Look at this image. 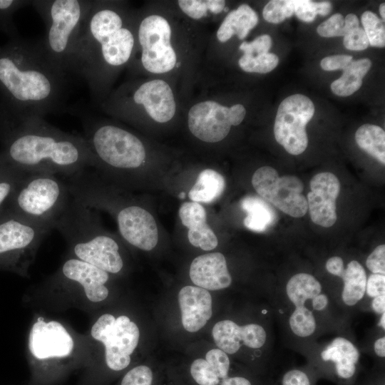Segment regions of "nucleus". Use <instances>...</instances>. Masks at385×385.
Wrapping results in <instances>:
<instances>
[{
    "instance_id": "nucleus-1",
    "label": "nucleus",
    "mask_w": 385,
    "mask_h": 385,
    "mask_svg": "<svg viewBox=\"0 0 385 385\" xmlns=\"http://www.w3.org/2000/svg\"><path fill=\"white\" fill-rule=\"evenodd\" d=\"M68 81L48 61L40 39L19 36L0 46V104L10 117L44 118L59 112Z\"/></svg>"
},
{
    "instance_id": "nucleus-2",
    "label": "nucleus",
    "mask_w": 385,
    "mask_h": 385,
    "mask_svg": "<svg viewBox=\"0 0 385 385\" xmlns=\"http://www.w3.org/2000/svg\"><path fill=\"white\" fill-rule=\"evenodd\" d=\"M0 158L26 172L70 177L95 166L82 135L64 132L42 117L15 118L2 108Z\"/></svg>"
},
{
    "instance_id": "nucleus-3",
    "label": "nucleus",
    "mask_w": 385,
    "mask_h": 385,
    "mask_svg": "<svg viewBox=\"0 0 385 385\" xmlns=\"http://www.w3.org/2000/svg\"><path fill=\"white\" fill-rule=\"evenodd\" d=\"M124 14L111 4L93 1L75 43L71 75L86 82L96 103L103 101L115 71L133 55L135 38Z\"/></svg>"
},
{
    "instance_id": "nucleus-4",
    "label": "nucleus",
    "mask_w": 385,
    "mask_h": 385,
    "mask_svg": "<svg viewBox=\"0 0 385 385\" xmlns=\"http://www.w3.org/2000/svg\"><path fill=\"white\" fill-rule=\"evenodd\" d=\"M268 297L284 342L299 352L323 336L350 329L351 317L311 273L292 274Z\"/></svg>"
},
{
    "instance_id": "nucleus-5",
    "label": "nucleus",
    "mask_w": 385,
    "mask_h": 385,
    "mask_svg": "<svg viewBox=\"0 0 385 385\" xmlns=\"http://www.w3.org/2000/svg\"><path fill=\"white\" fill-rule=\"evenodd\" d=\"M92 3L90 0L31 1L46 25V34L40 39L43 52L53 66L68 76L75 43Z\"/></svg>"
},
{
    "instance_id": "nucleus-6",
    "label": "nucleus",
    "mask_w": 385,
    "mask_h": 385,
    "mask_svg": "<svg viewBox=\"0 0 385 385\" xmlns=\"http://www.w3.org/2000/svg\"><path fill=\"white\" fill-rule=\"evenodd\" d=\"M63 178L47 173L26 172L2 207L31 222L53 230L70 200Z\"/></svg>"
},
{
    "instance_id": "nucleus-7",
    "label": "nucleus",
    "mask_w": 385,
    "mask_h": 385,
    "mask_svg": "<svg viewBox=\"0 0 385 385\" xmlns=\"http://www.w3.org/2000/svg\"><path fill=\"white\" fill-rule=\"evenodd\" d=\"M83 137L95 160L97 170L132 172L146 160V149L135 134L113 123L81 114Z\"/></svg>"
},
{
    "instance_id": "nucleus-8",
    "label": "nucleus",
    "mask_w": 385,
    "mask_h": 385,
    "mask_svg": "<svg viewBox=\"0 0 385 385\" xmlns=\"http://www.w3.org/2000/svg\"><path fill=\"white\" fill-rule=\"evenodd\" d=\"M324 341L317 340L300 351L318 379L337 385H354L361 368V350L351 329L336 332Z\"/></svg>"
},
{
    "instance_id": "nucleus-9",
    "label": "nucleus",
    "mask_w": 385,
    "mask_h": 385,
    "mask_svg": "<svg viewBox=\"0 0 385 385\" xmlns=\"http://www.w3.org/2000/svg\"><path fill=\"white\" fill-rule=\"evenodd\" d=\"M49 227L24 219L0 208V267L24 271Z\"/></svg>"
},
{
    "instance_id": "nucleus-10",
    "label": "nucleus",
    "mask_w": 385,
    "mask_h": 385,
    "mask_svg": "<svg viewBox=\"0 0 385 385\" xmlns=\"http://www.w3.org/2000/svg\"><path fill=\"white\" fill-rule=\"evenodd\" d=\"M271 317L265 322L239 324L226 319L215 324L212 329L214 342L218 349L228 355L239 353L242 349L252 351L255 356L267 359L274 350V322Z\"/></svg>"
},
{
    "instance_id": "nucleus-11",
    "label": "nucleus",
    "mask_w": 385,
    "mask_h": 385,
    "mask_svg": "<svg viewBox=\"0 0 385 385\" xmlns=\"http://www.w3.org/2000/svg\"><path fill=\"white\" fill-rule=\"evenodd\" d=\"M91 334L103 344L106 363L110 369L121 371L128 366L140 338L138 326L129 317L121 315L115 318L104 314L94 323Z\"/></svg>"
},
{
    "instance_id": "nucleus-12",
    "label": "nucleus",
    "mask_w": 385,
    "mask_h": 385,
    "mask_svg": "<svg viewBox=\"0 0 385 385\" xmlns=\"http://www.w3.org/2000/svg\"><path fill=\"white\" fill-rule=\"evenodd\" d=\"M252 184L261 198L287 215L301 217L307 213V201L302 195L304 184L297 177H279L274 168L263 166L254 173Z\"/></svg>"
},
{
    "instance_id": "nucleus-13",
    "label": "nucleus",
    "mask_w": 385,
    "mask_h": 385,
    "mask_svg": "<svg viewBox=\"0 0 385 385\" xmlns=\"http://www.w3.org/2000/svg\"><path fill=\"white\" fill-rule=\"evenodd\" d=\"M314 113L312 101L302 94H294L279 104L274 125L277 142L292 155H299L307 148L306 125Z\"/></svg>"
},
{
    "instance_id": "nucleus-14",
    "label": "nucleus",
    "mask_w": 385,
    "mask_h": 385,
    "mask_svg": "<svg viewBox=\"0 0 385 385\" xmlns=\"http://www.w3.org/2000/svg\"><path fill=\"white\" fill-rule=\"evenodd\" d=\"M246 110L242 104L224 106L214 101H205L193 105L188 113V125L190 133L206 143L222 140L230 133L231 126L240 125Z\"/></svg>"
},
{
    "instance_id": "nucleus-15",
    "label": "nucleus",
    "mask_w": 385,
    "mask_h": 385,
    "mask_svg": "<svg viewBox=\"0 0 385 385\" xmlns=\"http://www.w3.org/2000/svg\"><path fill=\"white\" fill-rule=\"evenodd\" d=\"M133 88L131 93L120 91L103 101L142 106L145 113L158 123H166L173 118L176 104L173 92L167 82L154 79Z\"/></svg>"
},
{
    "instance_id": "nucleus-16",
    "label": "nucleus",
    "mask_w": 385,
    "mask_h": 385,
    "mask_svg": "<svg viewBox=\"0 0 385 385\" xmlns=\"http://www.w3.org/2000/svg\"><path fill=\"white\" fill-rule=\"evenodd\" d=\"M115 218L122 237L130 245L144 251L155 247L158 230L153 215L135 204L116 207Z\"/></svg>"
},
{
    "instance_id": "nucleus-17",
    "label": "nucleus",
    "mask_w": 385,
    "mask_h": 385,
    "mask_svg": "<svg viewBox=\"0 0 385 385\" xmlns=\"http://www.w3.org/2000/svg\"><path fill=\"white\" fill-rule=\"evenodd\" d=\"M307 207L314 223L324 227L337 220L336 200L340 192V183L335 175L325 172L315 175L310 181Z\"/></svg>"
},
{
    "instance_id": "nucleus-18",
    "label": "nucleus",
    "mask_w": 385,
    "mask_h": 385,
    "mask_svg": "<svg viewBox=\"0 0 385 385\" xmlns=\"http://www.w3.org/2000/svg\"><path fill=\"white\" fill-rule=\"evenodd\" d=\"M29 346L31 354L39 360L66 357L73 349V340L61 323L38 318L31 328Z\"/></svg>"
},
{
    "instance_id": "nucleus-19",
    "label": "nucleus",
    "mask_w": 385,
    "mask_h": 385,
    "mask_svg": "<svg viewBox=\"0 0 385 385\" xmlns=\"http://www.w3.org/2000/svg\"><path fill=\"white\" fill-rule=\"evenodd\" d=\"M189 274L194 284L207 290L226 289L232 283L227 260L221 252L196 257L191 262Z\"/></svg>"
},
{
    "instance_id": "nucleus-20",
    "label": "nucleus",
    "mask_w": 385,
    "mask_h": 385,
    "mask_svg": "<svg viewBox=\"0 0 385 385\" xmlns=\"http://www.w3.org/2000/svg\"><path fill=\"white\" fill-rule=\"evenodd\" d=\"M178 298L184 329L189 332L200 330L212 314V300L208 290L185 286L179 291Z\"/></svg>"
},
{
    "instance_id": "nucleus-21",
    "label": "nucleus",
    "mask_w": 385,
    "mask_h": 385,
    "mask_svg": "<svg viewBox=\"0 0 385 385\" xmlns=\"http://www.w3.org/2000/svg\"><path fill=\"white\" fill-rule=\"evenodd\" d=\"M61 274L65 279L79 284L91 302H101L108 295L105 284L109 279V273L96 266L71 257L63 263Z\"/></svg>"
},
{
    "instance_id": "nucleus-22",
    "label": "nucleus",
    "mask_w": 385,
    "mask_h": 385,
    "mask_svg": "<svg viewBox=\"0 0 385 385\" xmlns=\"http://www.w3.org/2000/svg\"><path fill=\"white\" fill-rule=\"evenodd\" d=\"M178 214L182 224L188 229V238L192 245L205 251L217 247V237L207 223L206 211L200 203L184 202Z\"/></svg>"
},
{
    "instance_id": "nucleus-23",
    "label": "nucleus",
    "mask_w": 385,
    "mask_h": 385,
    "mask_svg": "<svg viewBox=\"0 0 385 385\" xmlns=\"http://www.w3.org/2000/svg\"><path fill=\"white\" fill-rule=\"evenodd\" d=\"M257 23V13L248 4H242L225 16L217 29V38L222 43L227 41L234 35L243 39Z\"/></svg>"
},
{
    "instance_id": "nucleus-24",
    "label": "nucleus",
    "mask_w": 385,
    "mask_h": 385,
    "mask_svg": "<svg viewBox=\"0 0 385 385\" xmlns=\"http://www.w3.org/2000/svg\"><path fill=\"white\" fill-rule=\"evenodd\" d=\"M240 205L247 212L244 225L249 230L263 232L273 226L277 221V213L272 205L258 196L245 197Z\"/></svg>"
},
{
    "instance_id": "nucleus-25",
    "label": "nucleus",
    "mask_w": 385,
    "mask_h": 385,
    "mask_svg": "<svg viewBox=\"0 0 385 385\" xmlns=\"http://www.w3.org/2000/svg\"><path fill=\"white\" fill-rule=\"evenodd\" d=\"M176 62V53L170 43L156 42L141 48V65L150 73L159 74L170 71Z\"/></svg>"
},
{
    "instance_id": "nucleus-26",
    "label": "nucleus",
    "mask_w": 385,
    "mask_h": 385,
    "mask_svg": "<svg viewBox=\"0 0 385 385\" xmlns=\"http://www.w3.org/2000/svg\"><path fill=\"white\" fill-rule=\"evenodd\" d=\"M225 188L223 176L212 169L202 170L188 192L192 202L210 203L220 197Z\"/></svg>"
},
{
    "instance_id": "nucleus-27",
    "label": "nucleus",
    "mask_w": 385,
    "mask_h": 385,
    "mask_svg": "<svg viewBox=\"0 0 385 385\" xmlns=\"http://www.w3.org/2000/svg\"><path fill=\"white\" fill-rule=\"evenodd\" d=\"M371 66V62L369 58L352 61L343 70L342 76L331 83L332 91L339 96H351L361 88L362 79Z\"/></svg>"
},
{
    "instance_id": "nucleus-28",
    "label": "nucleus",
    "mask_w": 385,
    "mask_h": 385,
    "mask_svg": "<svg viewBox=\"0 0 385 385\" xmlns=\"http://www.w3.org/2000/svg\"><path fill=\"white\" fill-rule=\"evenodd\" d=\"M137 38L140 48L156 42L170 43V25L166 19L160 15L147 16L138 25Z\"/></svg>"
},
{
    "instance_id": "nucleus-29",
    "label": "nucleus",
    "mask_w": 385,
    "mask_h": 385,
    "mask_svg": "<svg viewBox=\"0 0 385 385\" xmlns=\"http://www.w3.org/2000/svg\"><path fill=\"white\" fill-rule=\"evenodd\" d=\"M355 140L361 149L384 165L385 132L381 127L364 124L357 129Z\"/></svg>"
},
{
    "instance_id": "nucleus-30",
    "label": "nucleus",
    "mask_w": 385,
    "mask_h": 385,
    "mask_svg": "<svg viewBox=\"0 0 385 385\" xmlns=\"http://www.w3.org/2000/svg\"><path fill=\"white\" fill-rule=\"evenodd\" d=\"M32 1L0 0V31L13 39L19 37L18 30L14 24L15 13L31 4Z\"/></svg>"
},
{
    "instance_id": "nucleus-31",
    "label": "nucleus",
    "mask_w": 385,
    "mask_h": 385,
    "mask_svg": "<svg viewBox=\"0 0 385 385\" xmlns=\"http://www.w3.org/2000/svg\"><path fill=\"white\" fill-rule=\"evenodd\" d=\"M26 173L0 158V208L14 192Z\"/></svg>"
},
{
    "instance_id": "nucleus-32",
    "label": "nucleus",
    "mask_w": 385,
    "mask_h": 385,
    "mask_svg": "<svg viewBox=\"0 0 385 385\" xmlns=\"http://www.w3.org/2000/svg\"><path fill=\"white\" fill-rule=\"evenodd\" d=\"M278 63L279 58L272 53L256 56L243 55L238 60L240 67L248 73H267L275 68Z\"/></svg>"
},
{
    "instance_id": "nucleus-33",
    "label": "nucleus",
    "mask_w": 385,
    "mask_h": 385,
    "mask_svg": "<svg viewBox=\"0 0 385 385\" xmlns=\"http://www.w3.org/2000/svg\"><path fill=\"white\" fill-rule=\"evenodd\" d=\"M318 379L307 365L290 367L272 385H316Z\"/></svg>"
},
{
    "instance_id": "nucleus-34",
    "label": "nucleus",
    "mask_w": 385,
    "mask_h": 385,
    "mask_svg": "<svg viewBox=\"0 0 385 385\" xmlns=\"http://www.w3.org/2000/svg\"><path fill=\"white\" fill-rule=\"evenodd\" d=\"M361 20L369 44L374 47H384L385 27L384 22L376 14L370 11L364 12Z\"/></svg>"
},
{
    "instance_id": "nucleus-35",
    "label": "nucleus",
    "mask_w": 385,
    "mask_h": 385,
    "mask_svg": "<svg viewBox=\"0 0 385 385\" xmlns=\"http://www.w3.org/2000/svg\"><path fill=\"white\" fill-rule=\"evenodd\" d=\"M294 12L293 0H272L264 7L262 16L270 23L279 24L292 16Z\"/></svg>"
},
{
    "instance_id": "nucleus-36",
    "label": "nucleus",
    "mask_w": 385,
    "mask_h": 385,
    "mask_svg": "<svg viewBox=\"0 0 385 385\" xmlns=\"http://www.w3.org/2000/svg\"><path fill=\"white\" fill-rule=\"evenodd\" d=\"M190 374L199 385H219L220 379L205 359H197L190 366Z\"/></svg>"
},
{
    "instance_id": "nucleus-37",
    "label": "nucleus",
    "mask_w": 385,
    "mask_h": 385,
    "mask_svg": "<svg viewBox=\"0 0 385 385\" xmlns=\"http://www.w3.org/2000/svg\"><path fill=\"white\" fill-rule=\"evenodd\" d=\"M221 380L228 376L231 362L229 355L222 350L215 348L208 351L205 359Z\"/></svg>"
},
{
    "instance_id": "nucleus-38",
    "label": "nucleus",
    "mask_w": 385,
    "mask_h": 385,
    "mask_svg": "<svg viewBox=\"0 0 385 385\" xmlns=\"http://www.w3.org/2000/svg\"><path fill=\"white\" fill-rule=\"evenodd\" d=\"M180 9L188 16L193 19H200L211 12L212 0H180Z\"/></svg>"
},
{
    "instance_id": "nucleus-39",
    "label": "nucleus",
    "mask_w": 385,
    "mask_h": 385,
    "mask_svg": "<svg viewBox=\"0 0 385 385\" xmlns=\"http://www.w3.org/2000/svg\"><path fill=\"white\" fill-rule=\"evenodd\" d=\"M317 31L318 34L322 37L344 36L346 34L344 19L340 14H333L327 20L319 24Z\"/></svg>"
},
{
    "instance_id": "nucleus-40",
    "label": "nucleus",
    "mask_w": 385,
    "mask_h": 385,
    "mask_svg": "<svg viewBox=\"0 0 385 385\" xmlns=\"http://www.w3.org/2000/svg\"><path fill=\"white\" fill-rule=\"evenodd\" d=\"M153 372L150 367L139 365L128 371L123 376L120 385H152Z\"/></svg>"
},
{
    "instance_id": "nucleus-41",
    "label": "nucleus",
    "mask_w": 385,
    "mask_h": 385,
    "mask_svg": "<svg viewBox=\"0 0 385 385\" xmlns=\"http://www.w3.org/2000/svg\"><path fill=\"white\" fill-rule=\"evenodd\" d=\"M385 295V274L371 273L367 275L364 298L360 310L371 299Z\"/></svg>"
},
{
    "instance_id": "nucleus-42",
    "label": "nucleus",
    "mask_w": 385,
    "mask_h": 385,
    "mask_svg": "<svg viewBox=\"0 0 385 385\" xmlns=\"http://www.w3.org/2000/svg\"><path fill=\"white\" fill-rule=\"evenodd\" d=\"M272 41L267 34L257 37L251 42H242L239 48L244 52V55L254 56L269 53Z\"/></svg>"
},
{
    "instance_id": "nucleus-43",
    "label": "nucleus",
    "mask_w": 385,
    "mask_h": 385,
    "mask_svg": "<svg viewBox=\"0 0 385 385\" xmlns=\"http://www.w3.org/2000/svg\"><path fill=\"white\" fill-rule=\"evenodd\" d=\"M344 46L349 50L362 51L369 45V41L364 29L359 27L344 36Z\"/></svg>"
},
{
    "instance_id": "nucleus-44",
    "label": "nucleus",
    "mask_w": 385,
    "mask_h": 385,
    "mask_svg": "<svg viewBox=\"0 0 385 385\" xmlns=\"http://www.w3.org/2000/svg\"><path fill=\"white\" fill-rule=\"evenodd\" d=\"M365 265L374 274H385V245L377 246L367 257Z\"/></svg>"
},
{
    "instance_id": "nucleus-45",
    "label": "nucleus",
    "mask_w": 385,
    "mask_h": 385,
    "mask_svg": "<svg viewBox=\"0 0 385 385\" xmlns=\"http://www.w3.org/2000/svg\"><path fill=\"white\" fill-rule=\"evenodd\" d=\"M297 17L304 22H312L318 14L317 2L308 0H293Z\"/></svg>"
},
{
    "instance_id": "nucleus-46",
    "label": "nucleus",
    "mask_w": 385,
    "mask_h": 385,
    "mask_svg": "<svg viewBox=\"0 0 385 385\" xmlns=\"http://www.w3.org/2000/svg\"><path fill=\"white\" fill-rule=\"evenodd\" d=\"M353 61L351 56L348 55H334L324 58L320 66L324 71H331L345 69Z\"/></svg>"
},
{
    "instance_id": "nucleus-47",
    "label": "nucleus",
    "mask_w": 385,
    "mask_h": 385,
    "mask_svg": "<svg viewBox=\"0 0 385 385\" xmlns=\"http://www.w3.org/2000/svg\"><path fill=\"white\" fill-rule=\"evenodd\" d=\"M372 352L380 361L385 358V332L376 329L374 341L371 343Z\"/></svg>"
},
{
    "instance_id": "nucleus-48",
    "label": "nucleus",
    "mask_w": 385,
    "mask_h": 385,
    "mask_svg": "<svg viewBox=\"0 0 385 385\" xmlns=\"http://www.w3.org/2000/svg\"><path fill=\"white\" fill-rule=\"evenodd\" d=\"M220 385H253L252 381L245 376L235 375L222 379L220 382Z\"/></svg>"
},
{
    "instance_id": "nucleus-49",
    "label": "nucleus",
    "mask_w": 385,
    "mask_h": 385,
    "mask_svg": "<svg viewBox=\"0 0 385 385\" xmlns=\"http://www.w3.org/2000/svg\"><path fill=\"white\" fill-rule=\"evenodd\" d=\"M359 27V23L358 17L355 14H349L346 15V16L344 19L345 34H346L349 31Z\"/></svg>"
},
{
    "instance_id": "nucleus-50",
    "label": "nucleus",
    "mask_w": 385,
    "mask_h": 385,
    "mask_svg": "<svg viewBox=\"0 0 385 385\" xmlns=\"http://www.w3.org/2000/svg\"><path fill=\"white\" fill-rule=\"evenodd\" d=\"M318 14L328 15L332 11V4L329 1L317 2Z\"/></svg>"
},
{
    "instance_id": "nucleus-51",
    "label": "nucleus",
    "mask_w": 385,
    "mask_h": 385,
    "mask_svg": "<svg viewBox=\"0 0 385 385\" xmlns=\"http://www.w3.org/2000/svg\"><path fill=\"white\" fill-rule=\"evenodd\" d=\"M381 373L382 372L375 373L370 378H369L366 381L360 384H357L356 382L354 385H377L379 376L381 374Z\"/></svg>"
},
{
    "instance_id": "nucleus-52",
    "label": "nucleus",
    "mask_w": 385,
    "mask_h": 385,
    "mask_svg": "<svg viewBox=\"0 0 385 385\" xmlns=\"http://www.w3.org/2000/svg\"><path fill=\"white\" fill-rule=\"evenodd\" d=\"M379 13L383 20L385 19V4L382 3L379 6Z\"/></svg>"
},
{
    "instance_id": "nucleus-53",
    "label": "nucleus",
    "mask_w": 385,
    "mask_h": 385,
    "mask_svg": "<svg viewBox=\"0 0 385 385\" xmlns=\"http://www.w3.org/2000/svg\"><path fill=\"white\" fill-rule=\"evenodd\" d=\"M1 111H2V108H1V106L0 104V118H1Z\"/></svg>"
}]
</instances>
